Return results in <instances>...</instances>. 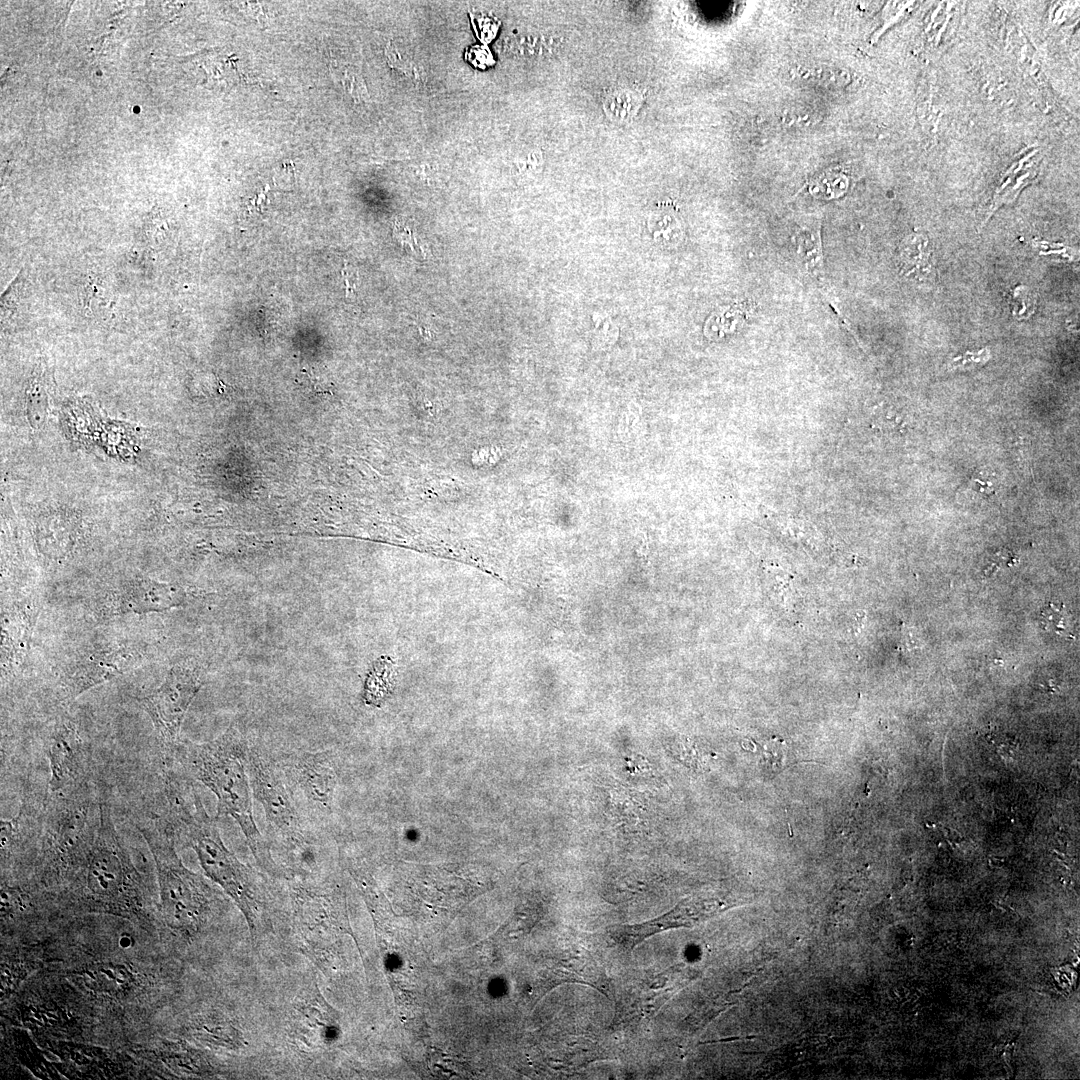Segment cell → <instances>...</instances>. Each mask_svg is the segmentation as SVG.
Masks as SVG:
<instances>
[{
    "instance_id": "1",
    "label": "cell",
    "mask_w": 1080,
    "mask_h": 1080,
    "mask_svg": "<svg viewBox=\"0 0 1080 1080\" xmlns=\"http://www.w3.org/2000/svg\"><path fill=\"white\" fill-rule=\"evenodd\" d=\"M247 745L237 730L229 728L218 738L204 743L179 741L170 759L176 760L189 776L207 787L217 799L216 818H233L255 858L272 863L266 843L252 812V789L246 766Z\"/></svg>"
},
{
    "instance_id": "2",
    "label": "cell",
    "mask_w": 1080,
    "mask_h": 1080,
    "mask_svg": "<svg viewBox=\"0 0 1080 1080\" xmlns=\"http://www.w3.org/2000/svg\"><path fill=\"white\" fill-rule=\"evenodd\" d=\"M174 784L167 785L170 818L175 835L182 836L199 860L205 874L235 902L251 930L261 905V891L253 872L226 847L218 829L217 818L205 810L201 798L192 789L187 805Z\"/></svg>"
},
{
    "instance_id": "3",
    "label": "cell",
    "mask_w": 1080,
    "mask_h": 1080,
    "mask_svg": "<svg viewBox=\"0 0 1080 1080\" xmlns=\"http://www.w3.org/2000/svg\"><path fill=\"white\" fill-rule=\"evenodd\" d=\"M137 827L155 861L164 915L175 926L193 928L210 911L215 898L212 889L178 857L169 820H151Z\"/></svg>"
},
{
    "instance_id": "4",
    "label": "cell",
    "mask_w": 1080,
    "mask_h": 1080,
    "mask_svg": "<svg viewBox=\"0 0 1080 1080\" xmlns=\"http://www.w3.org/2000/svg\"><path fill=\"white\" fill-rule=\"evenodd\" d=\"M78 866L82 868L81 895L86 901L116 909L139 903L141 889L137 873L106 802H99L96 833Z\"/></svg>"
},
{
    "instance_id": "5",
    "label": "cell",
    "mask_w": 1080,
    "mask_h": 1080,
    "mask_svg": "<svg viewBox=\"0 0 1080 1080\" xmlns=\"http://www.w3.org/2000/svg\"><path fill=\"white\" fill-rule=\"evenodd\" d=\"M246 766L253 797L261 804L270 828L290 846L302 847L304 828L277 765L247 746Z\"/></svg>"
},
{
    "instance_id": "6",
    "label": "cell",
    "mask_w": 1080,
    "mask_h": 1080,
    "mask_svg": "<svg viewBox=\"0 0 1080 1080\" xmlns=\"http://www.w3.org/2000/svg\"><path fill=\"white\" fill-rule=\"evenodd\" d=\"M202 685L196 670L174 666L163 683L151 694L139 699L150 717L165 756L171 758L179 740L184 716Z\"/></svg>"
},
{
    "instance_id": "7",
    "label": "cell",
    "mask_w": 1080,
    "mask_h": 1080,
    "mask_svg": "<svg viewBox=\"0 0 1080 1080\" xmlns=\"http://www.w3.org/2000/svg\"><path fill=\"white\" fill-rule=\"evenodd\" d=\"M50 778L46 795L68 794L87 786V752L75 723L60 718L46 741Z\"/></svg>"
},
{
    "instance_id": "8",
    "label": "cell",
    "mask_w": 1080,
    "mask_h": 1080,
    "mask_svg": "<svg viewBox=\"0 0 1080 1080\" xmlns=\"http://www.w3.org/2000/svg\"><path fill=\"white\" fill-rule=\"evenodd\" d=\"M281 768L302 797L320 813L332 807L337 784L332 756L326 752H304L283 762Z\"/></svg>"
},
{
    "instance_id": "9",
    "label": "cell",
    "mask_w": 1080,
    "mask_h": 1080,
    "mask_svg": "<svg viewBox=\"0 0 1080 1080\" xmlns=\"http://www.w3.org/2000/svg\"><path fill=\"white\" fill-rule=\"evenodd\" d=\"M721 908L722 904L716 900L687 899L669 912L653 920L615 927L611 932V936L625 949H633L654 934L669 929L692 926L720 911Z\"/></svg>"
},
{
    "instance_id": "10",
    "label": "cell",
    "mask_w": 1080,
    "mask_h": 1080,
    "mask_svg": "<svg viewBox=\"0 0 1080 1080\" xmlns=\"http://www.w3.org/2000/svg\"><path fill=\"white\" fill-rule=\"evenodd\" d=\"M135 658L134 653L124 648L91 654L63 681L65 695L75 698L89 688L124 673L135 663Z\"/></svg>"
},
{
    "instance_id": "11",
    "label": "cell",
    "mask_w": 1080,
    "mask_h": 1080,
    "mask_svg": "<svg viewBox=\"0 0 1080 1080\" xmlns=\"http://www.w3.org/2000/svg\"><path fill=\"white\" fill-rule=\"evenodd\" d=\"M183 599L184 592L174 585L136 577L124 584L120 610L135 614L159 612L181 604Z\"/></svg>"
},
{
    "instance_id": "12",
    "label": "cell",
    "mask_w": 1080,
    "mask_h": 1080,
    "mask_svg": "<svg viewBox=\"0 0 1080 1080\" xmlns=\"http://www.w3.org/2000/svg\"><path fill=\"white\" fill-rule=\"evenodd\" d=\"M929 257L927 239L920 234L909 236L903 241L900 249L902 272L907 276L924 278L932 268Z\"/></svg>"
},
{
    "instance_id": "13",
    "label": "cell",
    "mask_w": 1080,
    "mask_h": 1080,
    "mask_svg": "<svg viewBox=\"0 0 1080 1080\" xmlns=\"http://www.w3.org/2000/svg\"><path fill=\"white\" fill-rule=\"evenodd\" d=\"M2 624V647L4 655H20L25 650L29 634L30 623L22 616L10 615L3 618Z\"/></svg>"
},
{
    "instance_id": "14",
    "label": "cell",
    "mask_w": 1080,
    "mask_h": 1080,
    "mask_svg": "<svg viewBox=\"0 0 1080 1080\" xmlns=\"http://www.w3.org/2000/svg\"><path fill=\"white\" fill-rule=\"evenodd\" d=\"M392 687V668L388 663L374 666L369 675L366 688L365 700L368 704L378 705L390 692Z\"/></svg>"
},
{
    "instance_id": "15",
    "label": "cell",
    "mask_w": 1080,
    "mask_h": 1080,
    "mask_svg": "<svg viewBox=\"0 0 1080 1080\" xmlns=\"http://www.w3.org/2000/svg\"><path fill=\"white\" fill-rule=\"evenodd\" d=\"M640 106V97L630 90L616 91L607 97L604 109L607 115L615 121H625L631 118Z\"/></svg>"
},
{
    "instance_id": "16",
    "label": "cell",
    "mask_w": 1080,
    "mask_h": 1080,
    "mask_svg": "<svg viewBox=\"0 0 1080 1080\" xmlns=\"http://www.w3.org/2000/svg\"><path fill=\"white\" fill-rule=\"evenodd\" d=\"M847 186V178L844 174L836 171L826 172L821 175L815 182L813 190L817 194L829 196H836L845 190Z\"/></svg>"
},
{
    "instance_id": "17",
    "label": "cell",
    "mask_w": 1080,
    "mask_h": 1080,
    "mask_svg": "<svg viewBox=\"0 0 1080 1080\" xmlns=\"http://www.w3.org/2000/svg\"><path fill=\"white\" fill-rule=\"evenodd\" d=\"M1012 312L1019 319L1029 317L1035 309V298L1024 286H1019L1013 291Z\"/></svg>"
},
{
    "instance_id": "18",
    "label": "cell",
    "mask_w": 1080,
    "mask_h": 1080,
    "mask_svg": "<svg viewBox=\"0 0 1080 1080\" xmlns=\"http://www.w3.org/2000/svg\"><path fill=\"white\" fill-rule=\"evenodd\" d=\"M1043 616L1048 623H1052L1050 625H1053V629L1056 630L1058 633H1060V631L1062 633H1065L1067 631L1066 622L1064 621L1062 611L1059 607H1054V605L1052 604L1048 609H1046L1045 612H1043Z\"/></svg>"
},
{
    "instance_id": "19",
    "label": "cell",
    "mask_w": 1080,
    "mask_h": 1080,
    "mask_svg": "<svg viewBox=\"0 0 1080 1080\" xmlns=\"http://www.w3.org/2000/svg\"><path fill=\"white\" fill-rule=\"evenodd\" d=\"M467 58L474 65L481 66V67H484L485 65L491 64L489 61L492 60V57L488 53V50L485 49V48H482V47H477L476 50L474 48H472L471 51L469 52V57H467Z\"/></svg>"
}]
</instances>
